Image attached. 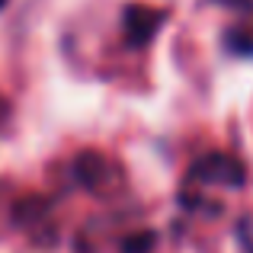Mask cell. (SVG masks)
<instances>
[{
  "mask_svg": "<svg viewBox=\"0 0 253 253\" xmlns=\"http://www.w3.org/2000/svg\"><path fill=\"white\" fill-rule=\"evenodd\" d=\"M234 6H241V10H250V6H253V0H234Z\"/></svg>",
  "mask_w": 253,
  "mask_h": 253,
  "instance_id": "5",
  "label": "cell"
},
{
  "mask_svg": "<svg viewBox=\"0 0 253 253\" xmlns=\"http://www.w3.org/2000/svg\"><path fill=\"white\" fill-rule=\"evenodd\" d=\"M74 176L81 179L86 189H96V186L103 183V176H106V161L99 154H81L77 164H74Z\"/></svg>",
  "mask_w": 253,
  "mask_h": 253,
  "instance_id": "3",
  "label": "cell"
},
{
  "mask_svg": "<svg viewBox=\"0 0 253 253\" xmlns=\"http://www.w3.org/2000/svg\"><path fill=\"white\" fill-rule=\"evenodd\" d=\"M3 3H6V0H0V6H3Z\"/></svg>",
  "mask_w": 253,
  "mask_h": 253,
  "instance_id": "6",
  "label": "cell"
},
{
  "mask_svg": "<svg viewBox=\"0 0 253 253\" xmlns=\"http://www.w3.org/2000/svg\"><path fill=\"white\" fill-rule=\"evenodd\" d=\"M196 176L199 179H209V183H228V186H241L244 183V167L231 157L221 154H211L205 157L202 164H196Z\"/></svg>",
  "mask_w": 253,
  "mask_h": 253,
  "instance_id": "2",
  "label": "cell"
},
{
  "mask_svg": "<svg viewBox=\"0 0 253 253\" xmlns=\"http://www.w3.org/2000/svg\"><path fill=\"white\" fill-rule=\"evenodd\" d=\"M151 247H154V234L151 231H138V234L122 241V253H148Z\"/></svg>",
  "mask_w": 253,
  "mask_h": 253,
  "instance_id": "4",
  "label": "cell"
},
{
  "mask_svg": "<svg viewBox=\"0 0 253 253\" xmlns=\"http://www.w3.org/2000/svg\"><path fill=\"white\" fill-rule=\"evenodd\" d=\"M161 23H164V13L148 10V6H138V3H131L128 10H125V16H122L125 39H128V45H135V48L148 45L151 39H154V32H157Z\"/></svg>",
  "mask_w": 253,
  "mask_h": 253,
  "instance_id": "1",
  "label": "cell"
}]
</instances>
